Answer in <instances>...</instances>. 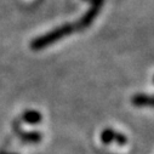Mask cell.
Instances as JSON below:
<instances>
[{"label": "cell", "mask_w": 154, "mask_h": 154, "mask_svg": "<svg viewBox=\"0 0 154 154\" xmlns=\"http://www.w3.org/2000/svg\"><path fill=\"white\" fill-rule=\"evenodd\" d=\"M153 80H154V79H153Z\"/></svg>", "instance_id": "ba28073f"}, {"label": "cell", "mask_w": 154, "mask_h": 154, "mask_svg": "<svg viewBox=\"0 0 154 154\" xmlns=\"http://www.w3.org/2000/svg\"><path fill=\"white\" fill-rule=\"evenodd\" d=\"M100 138H101V142H102L103 144H110V143H114V142H115V143L123 146V144H125L126 141H128V138H126L124 135L118 134L117 131L113 130V129H104V130L101 132Z\"/></svg>", "instance_id": "3957f363"}, {"label": "cell", "mask_w": 154, "mask_h": 154, "mask_svg": "<svg viewBox=\"0 0 154 154\" xmlns=\"http://www.w3.org/2000/svg\"><path fill=\"white\" fill-rule=\"evenodd\" d=\"M76 29H75V26L73 23L62 24V26H60V27L48 32L46 34H43L40 36L35 38V39H33L32 43H30V49L34 50V51L46 49L50 45H52L54 43H56V42L63 39V38L70 35Z\"/></svg>", "instance_id": "6da1fadb"}, {"label": "cell", "mask_w": 154, "mask_h": 154, "mask_svg": "<svg viewBox=\"0 0 154 154\" xmlns=\"http://www.w3.org/2000/svg\"><path fill=\"white\" fill-rule=\"evenodd\" d=\"M131 103L136 107H153L154 108V96L137 94L131 98Z\"/></svg>", "instance_id": "5b68a950"}, {"label": "cell", "mask_w": 154, "mask_h": 154, "mask_svg": "<svg viewBox=\"0 0 154 154\" xmlns=\"http://www.w3.org/2000/svg\"><path fill=\"white\" fill-rule=\"evenodd\" d=\"M18 136L21 137V140L26 143H39L43 138V136L39 134V132H35V131H32V132H26V131H18Z\"/></svg>", "instance_id": "8992f818"}, {"label": "cell", "mask_w": 154, "mask_h": 154, "mask_svg": "<svg viewBox=\"0 0 154 154\" xmlns=\"http://www.w3.org/2000/svg\"><path fill=\"white\" fill-rule=\"evenodd\" d=\"M22 122L26 123V124H29V125H38L40 124L42 120H43V115L38 112V110H34V109H28V110H24L22 117H21Z\"/></svg>", "instance_id": "277c9868"}, {"label": "cell", "mask_w": 154, "mask_h": 154, "mask_svg": "<svg viewBox=\"0 0 154 154\" xmlns=\"http://www.w3.org/2000/svg\"><path fill=\"white\" fill-rule=\"evenodd\" d=\"M90 2H91V8L86 11V14L78 22L74 23L76 30H83L91 26V23L96 20V17L104 3V0H90Z\"/></svg>", "instance_id": "7a4b0ae2"}, {"label": "cell", "mask_w": 154, "mask_h": 154, "mask_svg": "<svg viewBox=\"0 0 154 154\" xmlns=\"http://www.w3.org/2000/svg\"><path fill=\"white\" fill-rule=\"evenodd\" d=\"M0 154H6V153H5V152H2V153H0Z\"/></svg>", "instance_id": "52a82bcc"}]
</instances>
